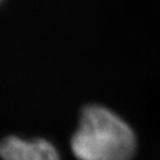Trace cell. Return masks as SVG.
Segmentation results:
<instances>
[{"instance_id":"cell-1","label":"cell","mask_w":160,"mask_h":160,"mask_svg":"<svg viewBox=\"0 0 160 160\" xmlns=\"http://www.w3.org/2000/svg\"><path fill=\"white\" fill-rule=\"evenodd\" d=\"M71 149L78 160H131L135 132L111 110L89 105L81 110Z\"/></svg>"},{"instance_id":"cell-2","label":"cell","mask_w":160,"mask_h":160,"mask_svg":"<svg viewBox=\"0 0 160 160\" xmlns=\"http://www.w3.org/2000/svg\"><path fill=\"white\" fill-rule=\"evenodd\" d=\"M2 160H61L52 143L45 139L25 140L8 136L0 140Z\"/></svg>"},{"instance_id":"cell-3","label":"cell","mask_w":160,"mask_h":160,"mask_svg":"<svg viewBox=\"0 0 160 160\" xmlns=\"http://www.w3.org/2000/svg\"><path fill=\"white\" fill-rule=\"evenodd\" d=\"M0 1H1V0H0Z\"/></svg>"}]
</instances>
